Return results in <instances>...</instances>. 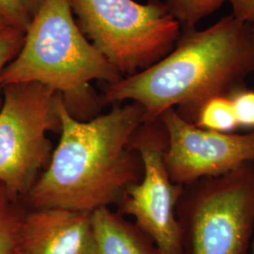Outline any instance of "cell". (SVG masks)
<instances>
[{
	"label": "cell",
	"mask_w": 254,
	"mask_h": 254,
	"mask_svg": "<svg viewBox=\"0 0 254 254\" xmlns=\"http://www.w3.org/2000/svg\"><path fill=\"white\" fill-rule=\"evenodd\" d=\"M228 0H167L166 5L184 31L194 29L200 20L218 10Z\"/></svg>",
	"instance_id": "4fadbf2b"
},
{
	"label": "cell",
	"mask_w": 254,
	"mask_h": 254,
	"mask_svg": "<svg viewBox=\"0 0 254 254\" xmlns=\"http://www.w3.org/2000/svg\"><path fill=\"white\" fill-rule=\"evenodd\" d=\"M94 250L90 212L27 209L15 254H94Z\"/></svg>",
	"instance_id": "9c48e42d"
},
{
	"label": "cell",
	"mask_w": 254,
	"mask_h": 254,
	"mask_svg": "<svg viewBox=\"0 0 254 254\" xmlns=\"http://www.w3.org/2000/svg\"><path fill=\"white\" fill-rule=\"evenodd\" d=\"M8 27H9V25H8L3 19L0 17V31L3 30V29H5V28H8Z\"/></svg>",
	"instance_id": "d6986e66"
},
{
	"label": "cell",
	"mask_w": 254,
	"mask_h": 254,
	"mask_svg": "<svg viewBox=\"0 0 254 254\" xmlns=\"http://www.w3.org/2000/svg\"><path fill=\"white\" fill-rule=\"evenodd\" d=\"M25 39V32L13 27L0 31V75L5 67L18 55ZM3 105V87L0 84V109Z\"/></svg>",
	"instance_id": "5bb4252c"
},
{
	"label": "cell",
	"mask_w": 254,
	"mask_h": 254,
	"mask_svg": "<svg viewBox=\"0 0 254 254\" xmlns=\"http://www.w3.org/2000/svg\"><path fill=\"white\" fill-rule=\"evenodd\" d=\"M232 15L240 22L254 26V0H228Z\"/></svg>",
	"instance_id": "e0dca14e"
},
{
	"label": "cell",
	"mask_w": 254,
	"mask_h": 254,
	"mask_svg": "<svg viewBox=\"0 0 254 254\" xmlns=\"http://www.w3.org/2000/svg\"><path fill=\"white\" fill-rule=\"evenodd\" d=\"M0 17L9 27L24 32L27 31L32 19L27 10L25 0H0Z\"/></svg>",
	"instance_id": "2e32d148"
},
{
	"label": "cell",
	"mask_w": 254,
	"mask_h": 254,
	"mask_svg": "<svg viewBox=\"0 0 254 254\" xmlns=\"http://www.w3.org/2000/svg\"><path fill=\"white\" fill-rule=\"evenodd\" d=\"M44 0H25V4L27 6V10L29 12V14L31 15V17L34 16V14L36 13L37 10L40 8V6L42 5Z\"/></svg>",
	"instance_id": "ac0fdd59"
},
{
	"label": "cell",
	"mask_w": 254,
	"mask_h": 254,
	"mask_svg": "<svg viewBox=\"0 0 254 254\" xmlns=\"http://www.w3.org/2000/svg\"><path fill=\"white\" fill-rule=\"evenodd\" d=\"M77 25L124 77L144 71L172 52L181 26L166 3L150 0H70Z\"/></svg>",
	"instance_id": "277c9868"
},
{
	"label": "cell",
	"mask_w": 254,
	"mask_h": 254,
	"mask_svg": "<svg viewBox=\"0 0 254 254\" xmlns=\"http://www.w3.org/2000/svg\"><path fill=\"white\" fill-rule=\"evenodd\" d=\"M167 134L164 161L172 181L188 186L254 163V131L219 133L197 127L175 109L159 116Z\"/></svg>",
	"instance_id": "ba28073f"
},
{
	"label": "cell",
	"mask_w": 254,
	"mask_h": 254,
	"mask_svg": "<svg viewBox=\"0 0 254 254\" xmlns=\"http://www.w3.org/2000/svg\"><path fill=\"white\" fill-rule=\"evenodd\" d=\"M238 128L254 129V91L242 88L231 96Z\"/></svg>",
	"instance_id": "9a60e30c"
},
{
	"label": "cell",
	"mask_w": 254,
	"mask_h": 254,
	"mask_svg": "<svg viewBox=\"0 0 254 254\" xmlns=\"http://www.w3.org/2000/svg\"><path fill=\"white\" fill-rule=\"evenodd\" d=\"M27 209L24 200L0 183V254H15L20 228Z\"/></svg>",
	"instance_id": "8fae6325"
},
{
	"label": "cell",
	"mask_w": 254,
	"mask_h": 254,
	"mask_svg": "<svg viewBox=\"0 0 254 254\" xmlns=\"http://www.w3.org/2000/svg\"><path fill=\"white\" fill-rule=\"evenodd\" d=\"M129 147L139 155L143 173L123 194L120 214L135 218V224L152 238L159 254H189L176 217L184 186L173 183L167 171L164 161L167 134L160 121L143 123Z\"/></svg>",
	"instance_id": "52a82bcc"
},
{
	"label": "cell",
	"mask_w": 254,
	"mask_h": 254,
	"mask_svg": "<svg viewBox=\"0 0 254 254\" xmlns=\"http://www.w3.org/2000/svg\"></svg>",
	"instance_id": "44dd1931"
},
{
	"label": "cell",
	"mask_w": 254,
	"mask_h": 254,
	"mask_svg": "<svg viewBox=\"0 0 254 254\" xmlns=\"http://www.w3.org/2000/svg\"><path fill=\"white\" fill-rule=\"evenodd\" d=\"M58 110L60 142L25 199L27 208L92 213L119 203L127 188L142 177L141 159L129 143L144 123V109L132 102L115 105L89 121H78L60 94Z\"/></svg>",
	"instance_id": "7a4b0ae2"
},
{
	"label": "cell",
	"mask_w": 254,
	"mask_h": 254,
	"mask_svg": "<svg viewBox=\"0 0 254 254\" xmlns=\"http://www.w3.org/2000/svg\"><path fill=\"white\" fill-rule=\"evenodd\" d=\"M252 254H254V246H253V253H252Z\"/></svg>",
	"instance_id": "ffe728a7"
},
{
	"label": "cell",
	"mask_w": 254,
	"mask_h": 254,
	"mask_svg": "<svg viewBox=\"0 0 254 254\" xmlns=\"http://www.w3.org/2000/svg\"><path fill=\"white\" fill-rule=\"evenodd\" d=\"M194 125L210 131L234 133L238 126L231 97L217 96L209 99L200 109Z\"/></svg>",
	"instance_id": "7c38bea8"
},
{
	"label": "cell",
	"mask_w": 254,
	"mask_h": 254,
	"mask_svg": "<svg viewBox=\"0 0 254 254\" xmlns=\"http://www.w3.org/2000/svg\"><path fill=\"white\" fill-rule=\"evenodd\" d=\"M60 93L36 82L3 87L0 109V183L24 200L50 162L47 133H61Z\"/></svg>",
	"instance_id": "8992f818"
},
{
	"label": "cell",
	"mask_w": 254,
	"mask_h": 254,
	"mask_svg": "<svg viewBox=\"0 0 254 254\" xmlns=\"http://www.w3.org/2000/svg\"><path fill=\"white\" fill-rule=\"evenodd\" d=\"M91 224L94 254H159L150 236L109 207L93 211Z\"/></svg>",
	"instance_id": "30bf717a"
},
{
	"label": "cell",
	"mask_w": 254,
	"mask_h": 254,
	"mask_svg": "<svg viewBox=\"0 0 254 254\" xmlns=\"http://www.w3.org/2000/svg\"><path fill=\"white\" fill-rule=\"evenodd\" d=\"M189 254H247L254 230V163L184 187L176 206Z\"/></svg>",
	"instance_id": "5b68a950"
},
{
	"label": "cell",
	"mask_w": 254,
	"mask_h": 254,
	"mask_svg": "<svg viewBox=\"0 0 254 254\" xmlns=\"http://www.w3.org/2000/svg\"><path fill=\"white\" fill-rule=\"evenodd\" d=\"M73 13L70 0H44L0 84L40 83L62 95L73 118L89 121L103 106L91 82L110 85L124 76L82 33Z\"/></svg>",
	"instance_id": "3957f363"
},
{
	"label": "cell",
	"mask_w": 254,
	"mask_h": 254,
	"mask_svg": "<svg viewBox=\"0 0 254 254\" xmlns=\"http://www.w3.org/2000/svg\"><path fill=\"white\" fill-rule=\"evenodd\" d=\"M254 74V27L232 14L202 30H187L150 68L108 85L103 104L130 100L144 109V123L175 109L195 123L211 98L231 96Z\"/></svg>",
	"instance_id": "6da1fadb"
}]
</instances>
